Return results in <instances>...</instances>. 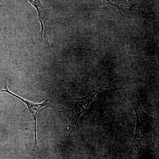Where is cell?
<instances>
[{
    "mask_svg": "<svg viewBox=\"0 0 159 159\" xmlns=\"http://www.w3.org/2000/svg\"><path fill=\"white\" fill-rule=\"evenodd\" d=\"M111 84L109 81H107L99 88L90 92L85 97L76 98L68 103L64 112L71 125L77 130L79 129L78 120L80 117L88 110L90 104L96 95L103 89L108 88Z\"/></svg>",
    "mask_w": 159,
    "mask_h": 159,
    "instance_id": "6da1fadb",
    "label": "cell"
},
{
    "mask_svg": "<svg viewBox=\"0 0 159 159\" xmlns=\"http://www.w3.org/2000/svg\"><path fill=\"white\" fill-rule=\"evenodd\" d=\"M133 106L137 118L136 128L133 144L142 145L149 141L155 125L156 119L145 112L140 102H134Z\"/></svg>",
    "mask_w": 159,
    "mask_h": 159,
    "instance_id": "7a4b0ae2",
    "label": "cell"
},
{
    "mask_svg": "<svg viewBox=\"0 0 159 159\" xmlns=\"http://www.w3.org/2000/svg\"><path fill=\"white\" fill-rule=\"evenodd\" d=\"M29 2L35 7L37 10L39 19L41 25V38L43 42L50 48L49 43V35L50 32V24L48 16L44 7L40 1H29Z\"/></svg>",
    "mask_w": 159,
    "mask_h": 159,
    "instance_id": "277c9868",
    "label": "cell"
},
{
    "mask_svg": "<svg viewBox=\"0 0 159 159\" xmlns=\"http://www.w3.org/2000/svg\"><path fill=\"white\" fill-rule=\"evenodd\" d=\"M6 92L10 94L11 96H13L17 99H20L21 101H22L23 102L26 104L29 109V113L31 114L32 116V118L34 120V145L33 146L32 151L35 153H38L39 152V148L38 145V142L37 136V120L38 118V114L39 111L43 107H50L54 109L53 107L49 103V99H47L45 101H44L41 103H35L31 102L22 98V97L17 96L16 94L13 93L12 92H10L9 89L7 88V84L3 85L0 87V92Z\"/></svg>",
    "mask_w": 159,
    "mask_h": 159,
    "instance_id": "3957f363",
    "label": "cell"
},
{
    "mask_svg": "<svg viewBox=\"0 0 159 159\" xmlns=\"http://www.w3.org/2000/svg\"><path fill=\"white\" fill-rule=\"evenodd\" d=\"M108 2L107 4L116 6L122 15H133L138 11V9L132 1H119L116 2L109 1Z\"/></svg>",
    "mask_w": 159,
    "mask_h": 159,
    "instance_id": "5b68a950",
    "label": "cell"
}]
</instances>
